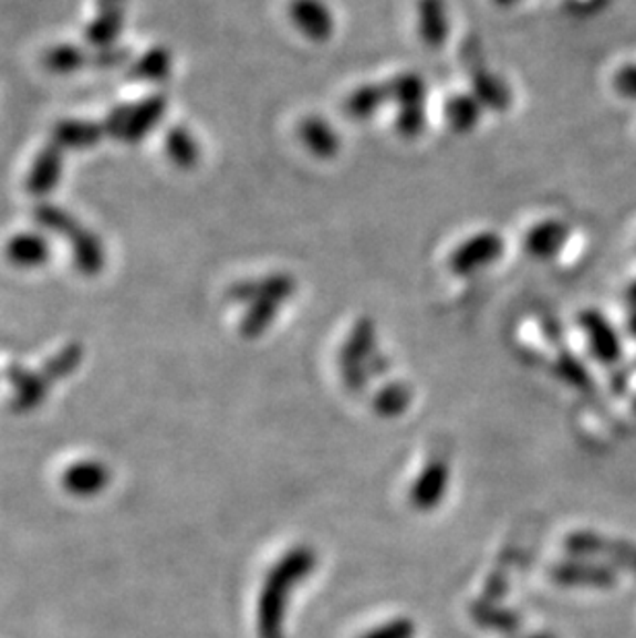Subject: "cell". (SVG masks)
<instances>
[{
    "instance_id": "6da1fadb",
    "label": "cell",
    "mask_w": 636,
    "mask_h": 638,
    "mask_svg": "<svg viewBox=\"0 0 636 638\" xmlns=\"http://www.w3.org/2000/svg\"><path fill=\"white\" fill-rule=\"evenodd\" d=\"M314 566L316 554L311 547H295L269 573L259 599V637L283 638L285 602L295 585L311 575Z\"/></svg>"
},
{
    "instance_id": "7a4b0ae2",
    "label": "cell",
    "mask_w": 636,
    "mask_h": 638,
    "mask_svg": "<svg viewBox=\"0 0 636 638\" xmlns=\"http://www.w3.org/2000/svg\"><path fill=\"white\" fill-rule=\"evenodd\" d=\"M168 109V100L161 94L149 95L135 106H121L114 109L104 125L110 137L137 143L156 128Z\"/></svg>"
},
{
    "instance_id": "3957f363",
    "label": "cell",
    "mask_w": 636,
    "mask_h": 638,
    "mask_svg": "<svg viewBox=\"0 0 636 638\" xmlns=\"http://www.w3.org/2000/svg\"><path fill=\"white\" fill-rule=\"evenodd\" d=\"M504 254V238L498 232H478L469 236L457 249L450 252L449 269L459 275L467 278L481 269L494 265L498 259Z\"/></svg>"
},
{
    "instance_id": "277c9868",
    "label": "cell",
    "mask_w": 636,
    "mask_h": 638,
    "mask_svg": "<svg viewBox=\"0 0 636 638\" xmlns=\"http://www.w3.org/2000/svg\"><path fill=\"white\" fill-rule=\"evenodd\" d=\"M298 292V281L290 273H269L259 280L238 281L228 292V297L238 304L257 302V300H273L281 306L290 302Z\"/></svg>"
},
{
    "instance_id": "5b68a950",
    "label": "cell",
    "mask_w": 636,
    "mask_h": 638,
    "mask_svg": "<svg viewBox=\"0 0 636 638\" xmlns=\"http://www.w3.org/2000/svg\"><path fill=\"white\" fill-rule=\"evenodd\" d=\"M290 19L306 40L325 44L335 33V17L325 0H292Z\"/></svg>"
},
{
    "instance_id": "8992f818",
    "label": "cell",
    "mask_w": 636,
    "mask_h": 638,
    "mask_svg": "<svg viewBox=\"0 0 636 638\" xmlns=\"http://www.w3.org/2000/svg\"><path fill=\"white\" fill-rule=\"evenodd\" d=\"M298 139L319 159H333L342 151V135L323 116H306L300 121Z\"/></svg>"
},
{
    "instance_id": "52a82bcc",
    "label": "cell",
    "mask_w": 636,
    "mask_h": 638,
    "mask_svg": "<svg viewBox=\"0 0 636 638\" xmlns=\"http://www.w3.org/2000/svg\"><path fill=\"white\" fill-rule=\"evenodd\" d=\"M471 94L480 100L481 106L486 109L504 112L511 108V85L490 69H486L483 64H476L471 69Z\"/></svg>"
},
{
    "instance_id": "ba28073f",
    "label": "cell",
    "mask_w": 636,
    "mask_h": 638,
    "mask_svg": "<svg viewBox=\"0 0 636 638\" xmlns=\"http://www.w3.org/2000/svg\"><path fill=\"white\" fill-rule=\"evenodd\" d=\"M63 147H59L54 140L46 145L38 157L33 159L32 170L28 176V190L32 195H48L50 190L59 187L63 176Z\"/></svg>"
},
{
    "instance_id": "9c48e42d",
    "label": "cell",
    "mask_w": 636,
    "mask_h": 638,
    "mask_svg": "<svg viewBox=\"0 0 636 638\" xmlns=\"http://www.w3.org/2000/svg\"><path fill=\"white\" fill-rule=\"evenodd\" d=\"M569 234H571L569 226L562 223L560 219H543L529 230L523 244L529 257L545 261L556 257L560 250L564 249Z\"/></svg>"
},
{
    "instance_id": "30bf717a",
    "label": "cell",
    "mask_w": 636,
    "mask_h": 638,
    "mask_svg": "<svg viewBox=\"0 0 636 638\" xmlns=\"http://www.w3.org/2000/svg\"><path fill=\"white\" fill-rule=\"evenodd\" d=\"M419 40L432 50H438L449 40V11L445 0H418Z\"/></svg>"
},
{
    "instance_id": "8fae6325",
    "label": "cell",
    "mask_w": 636,
    "mask_h": 638,
    "mask_svg": "<svg viewBox=\"0 0 636 638\" xmlns=\"http://www.w3.org/2000/svg\"><path fill=\"white\" fill-rule=\"evenodd\" d=\"M125 25V0H100V13L87 28L85 40L95 48H108L116 42Z\"/></svg>"
},
{
    "instance_id": "7c38bea8",
    "label": "cell",
    "mask_w": 636,
    "mask_h": 638,
    "mask_svg": "<svg viewBox=\"0 0 636 638\" xmlns=\"http://www.w3.org/2000/svg\"><path fill=\"white\" fill-rule=\"evenodd\" d=\"M7 378H9V383L13 385V390H15L13 405L19 411H30V409L38 407L44 401L48 385H50V380L44 374L30 373V370H25L19 364H11L7 368Z\"/></svg>"
},
{
    "instance_id": "4fadbf2b",
    "label": "cell",
    "mask_w": 636,
    "mask_h": 638,
    "mask_svg": "<svg viewBox=\"0 0 636 638\" xmlns=\"http://www.w3.org/2000/svg\"><path fill=\"white\" fill-rule=\"evenodd\" d=\"M581 327L590 337L593 354L604 362H614L621 358V339L616 331L605 321L604 314L597 311H587L581 314Z\"/></svg>"
},
{
    "instance_id": "5bb4252c",
    "label": "cell",
    "mask_w": 636,
    "mask_h": 638,
    "mask_svg": "<svg viewBox=\"0 0 636 638\" xmlns=\"http://www.w3.org/2000/svg\"><path fill=\"white\" fill-rule=\"evenodd\" d=\"M449 483V468L442 461H435L421 471L418 482L411 488V504L418 511H430L445 496Z\"/></svg>"
},
{
    "instance_id": "9a60e30c",
    "label": "cell",
    "mask_w": 636,
    "mask_h": 638,
    "mask_svg": "<svg viewBox=\"0 0 636 638\" xmlns=\"http://www.w3.org/2000/svg\"><path fill=\"white\" fill-rule=\"evenodd\" d=\"M110 482V471L97 461H81L64 471V488L75 496H95Z\"/></svg>"
},
{
    "instance_id": "2e32d148",
    "label": "cell",
    "mask_w": 636,
    "mask_h": 638,
    "mask_svg": "<svg viewBox=\"0 0 636 638\" xmlns=\"http://www.w3.org/2000/svg\"><path fill=\"white\" fill-rule=\"evenodd\" d=\"M388 102L387 85L385 83H366L359 85L343 102V112L350 121H371L376 112Z\"/></svg>"
},
{
    "instance_id": "e0dca14e",
    "label": "cell",
    "mask_w": 636,
    "mask_h": 638,
    "mask_svg": "<svg viewBox=\"0 0 636 638\" xmlns=\"http://www.w3.org/2000/svg\"><path fill=\"white\" fill-rule=\"evenodd\" d=\"M376 354V327L371 318H359L343 345L342 366H366Z\"/></svg>"
},
{
    "instance_id": "ac0fdd59",
    "label": "cell",
    "mask_w": 636,
    "mask_h": 638,
    "mask_svg": "<svg viewBox=\"0 0 636 638\" xmlns=\"http://www.w3.org/2000/svg\"><path fill=\"white\" fill-rule=\"evenodd\" d=\"M71 242V252H73V261L81 273L85 275H95L104 269L106 263V252L100 242V238L90 232L87 228H79L75 234L69 238Z\"/></svg>"
},
{
    "instance_id": "d6986e66",
    "label": "cell",
    "mask_w": 636,
    "mask_h": 638,
    "mask_svg": "<svg viewBox=\"0 0 636 638\" xmlns=\"http://www.w3.org/2000/svg\"><path fill=\"white\" fill-rule=\"evenodd\" d=\"M166 154L180 170H195L201 161V145L185 126H171L166 133Z\"/></svg>"
},
{
    "instance_id": "ffe728a7",
    "label": "cell",
    "mask_w": 636,
    "mask_h": 638,
    "mask_svg": "<svg viewBox=\"0 0 636 638\" xmlns=\"http://www.w3.org/2000/svg\"><path fill=\"white\" fill-rule=\"evenodd\" d=\"M388 102L395 104V108H419L426 106L428 100V87L426 81L419 77L418 73H402L388 79L387 83Z\"/></svg>"
},
{
    "instance_id": "44dd1931",
    "label": "cell",
    "mask_w": 636,
    "mask_h": 638,
    "mask_svg": "<svg viewBox=\"0 0 636 638\" xmlns=\"http://www.w3.org/2000/svg\"><path fill=\"white\" fill-rule=\"evenodd\" d=\"M7 259L15 266L33 269L46 265L50 259V244L40 234H19L7 244Z\"/></svg>"
},
{
    "instance_id": "7402d4cb",
    "label": "cell",
    "mask_w": 636,
    "mask_h": 638,
    "mask_svg": "<svg viewBox=\"0 0 636 638\" xmlns=\"http://www.w3.org/2000/svg\"><path fill=\"white\" fill-rule=\"evenodd\" d=\"M483 106L476 95L455 94L445 102V121L457 133H471L480 125Z\"/></svg>"
},
{
    "instance_id": "603a6c76",
    "label": "cell",
    "mask_w": 636,
    "mask_h": 638,
    "mask_svg": "<svg viewBox=\"0 0 636 638\" xmlns=\"http://www.w3.org/2000/svg\"><path fill=\"white\" fill-rule=\"evenodd\" d=\"M106 130L95 123L63 121L54 128V143L63 149H90L100 143Z\"/></svg>"
},
{
    "instance_id": "cb8c5ba5",
    "label": "cell",
    "mask_w": 636,
    "mask_h": 638,
    "mask_svg": "<svg viewBox=\"0 0 636 638\" xmlns=\"http://www.w3.org/2000/svg\"><path fill=\"white\" fill-rule=\"evenodd\" d=\"M171 52L166 48H152L139 59V63L131 66V79L135 81H145V83H159L164 79L170 77L171 73Z\"/></svg>"
},
{
    "instance_id": "d4e9b609",
    "label": "cell",
    "mask_w": 636,
    "mask_h": 638,
    "mask_svg": "<svg viewBox=\"0 0 636 638\" xmlns=\"http://www.w3.org/2000/svg\"><path fill=\"white\" fill-rule=\"evenodd\" d=\"M280 302H273V300L250 302L249 311L242 316V323H240V333L247 339L261 337L264 331L271 327L275 323V318L280 316Z\"/></svg>"
},
{
    "instance_id": "484cf974",
    "label": "cell",
    "mask_w": 636,
    "mask_h": 638,
    "mask_svg": "<svg viewBox=\"0 0 636 638\" xmlns=\"http://www.w3.org/2000/svg\"><path fill=\"white\" fill-rule=\"evenodd\" d=\"M90 63H92V59L85 54V50L73 46V44L50 48L44 54V66L50 73H56V75L77 73Z\"/></svg>"
},
{
    "instance_id": "4316f807",
    "label": "cell",
    "mask_w": 636,
    "mask_h": 638,
    "mask_svg": "<svg viewBox=\"0 0 636 638\" xmlns=\"http://www.w3.org/2000/svg\"><path fill=\"white\" fill-rule=\"evenodd\" d=\"M471 616L483 628H492V630L504 632V635H511L521 628V616H517L514 611H509V609L492 606L490 602H476L471 606Z\"/></svg>"
},
{
    "instance_id": "83f0119b",
    "label": "cell",
    "mask_w": 636,
    "mask_h": 638,
    "mask_svg": "<svg viewBox=\"0 0 636 638\" xmlns=\"http://www.w3.org/2000/svg\"><path fill=\"white\" fill-rule=\"evenodd\" d=\"M33 218L35 221L46 228L50 232L54 234L63 236V238H71V236L77 232L81 228L77 219L73 218L71 213H66L61 207H54V205H38L35 211H33Z\"/></svg>"
},
{
    "instance_id": "f1b7e54d",
    "label": "cell",
    "mask_w": 636,
    "mask_h": 638,
    "mask_svg": "<svg viewBox=\"0 0 636 638\" xmlns=\"http://www.w3.org/2000/svg\"><path fill=\"white\" fill-rule=\"evenodd\" d=\"M411 404V389L402 383H393L374 397V409L383 418H397L402 416L407 405Z\"/></svg>"
},
{
    "instance_id": "f546056e",
    "label": "cell",
    "mask_w": 636,
    "mask_h": 638,
    "mask_svg": "<svg viewBox=\"0 0 636 638\" xmlns=\"http://www.w3.org/2000/svg\"><path fill=\"white\" fill-rule=\"evenodd\" d=\"M83 359V349L79 343H71L64 349H61L54 358H50L44 366L42 374L46 376L48 380H61L64 376L75 373Z\"/></svg>"
},
{
    "instance_id": "4dcf8cb0",
    "label": "cell",
    "mask_w": 636,
    "mask_h": 638,
    "mask_svg": "<svg viewBox=\"0 0 636 638\" xmlns=\"http://www.w3.org/2000/svg\"><path fill=\"white\" fill-rule=\"evenodd\" d=\"M428 125V109L426 106L419 108H402L395 114V128L404 139H418Z\"/></svg>"
},
{
    "instance_id": "1f68e13d",
    "label": "cell",
    "mask_w": 636,
    "mask_h": 638,
    "mask_svg": "<svg viewBox=\"0 0 636 638\" xmlns=\"http://www.w3.org/2000/svg\"><path fill=\"white\" fill-rule=\"evenodd\" d=\"M416 637V624L407 618H399L393 623L385 624L376 628L373 632L364 635L362 638H414Z\"/></svg>"
},
{
    "instance_id": "d6a6232c",
    "label": "cell",
    "mask_w": 636,
    "mask_h": 638,
    "mask_svg": "<svg viewBox=\"0 0 636 638\" xmlns=\"http://www.w3.org/2000/svg\"><path fill=\"white\" fill-rule=\"evenodd\" d=\"M128 56H131L128 48H97V52L92 56V63L97 69H114V66L125 64Z\"/></svg>"
},
{
    "instance_id": "836d02e7",
    "label": "cell",
    "mask_w": 636,
    "mask_h": 638,
    "mask_svg": "<svg viewBox=\"0 0 636 638\" xmlns=\"http://www.w3.org/2000/svg\"><path fill=\"white\" fill-rule=\"evenodd\" d=\"M614 90L628 100H636V64H624L614 75Z\"/></svg>"
},
{
    "instance_id": "e575fe53",
    "label": "cell",
    "mask_w": 636,
    "mask_h": 638,
    "mask_svg": "<svg viewBox=\"0 0 636 638\" xmlns=\"http://www.w3.org/2000/svg\"><path fill=\"white\" fill-rule=\"evenodd\" d=\"M559 373L571 380L574 385H585L587 383V373L576 364V359L571 358V356H562L559 359Z\"/></svg>"
},
{
    "instance_id": "d590c367",
    "label": "cell",
    "mask_w": 636,
    "mask_h": 638,
    "mask_svg": "<svg viewBox=\"0 0 636 638\" xmlns=\"http://www.w3.org/2000/svg\"><path fill=\"white\" fill-rule=\"evenodd\" d=\"M517 2H519V0H494V4L502 7V9H509V7L517 4Z\"/></svg>"
},
{
    "instance_id": "8d00e7d4",
    "label": "cell",
    "mask_w": 636,
    "mask_h": 638,
    "mask_svg": "<svg viewBox=\"0 0 636 638\" xmlns=\"http://www.w3.org/2000/svg\"><path fill=\"white\" fill-rule=\"evenodd\" d=\"M628 300H630L633 304H636V283H633V285L628 287Z\"/></svg>"
},
{
    "instance_id": "74e56055",
    "label": "cell",
    "mask_w": 636,
    "mask_h": 638,
    "mask_svg": "<svg viewBox=\"0 0 636 638\" xmlns=\"http://www.w3.org/2000/svg\"><path fill=\"white\" fill-rule=\"evenodd\" d=\"M628 327H630V331H633V333L636 335V312L633 314V316H630V321H628Z\"/></svg>"
},
{
    "instance_id": "f35d334b",
    "label": "cell",
    "mask_w": 636,
    "mask_h": 638,
    "mask_svg": "<svg viewBox=\"0 0 636 638\" xmlns=\"http://www.w3.org/2000/svg\"><path fill=\"white\" fill-rule=\"evenodd\" d=\"M528 638H554V637H550V635H533V637Z\"/></svg>"
}]
</instances>
